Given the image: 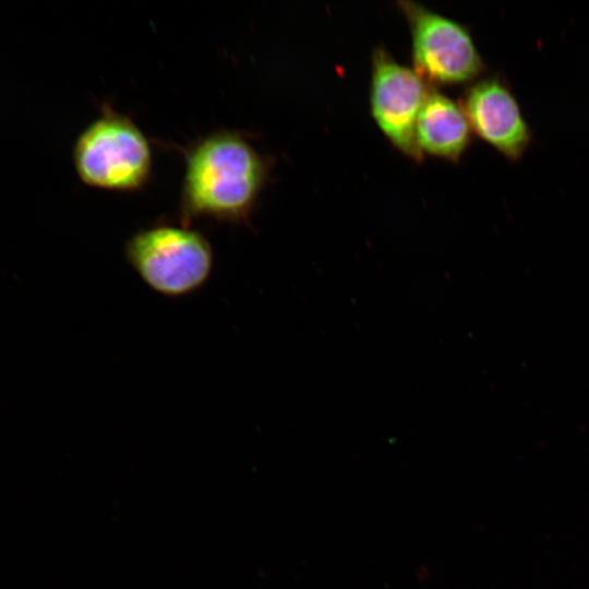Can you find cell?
Segmentation results:
<instances>
[{"mask_svg": "<svg viewBox=\"0 0 589 589\" xmlns=\"http://www.w3.org/2000/svg\"><path fill=\"white\" fill-rule=\"evenodd\" d=\"M472 133L461 105L432 88L416 125L420 154L457 163L471 145Z\"/></svg>", "mask_w": 589, "mask_h": 589, "instance_id": "52a82bcc", "label": "cell"}, {"mask_svg": "<svg viewBox=\"0 0 589 589\" xmlns=\"http://www.w3.org/2000/svg\"><path fill=\"white\" fill-rule=\"evenodd\" d=\"M128 263L156 293L181 298L209 279L214 252L206 237L190 225L158 223L133 233L125 242Z\"/></svg>", "mask_w": 589, "mask_h": 589, "instance_id": "7a4b0ae2", "label": "cell"}, {"mask_svg": "<svg viewBox=\"0 0 589 589\" xmlns=\"http://www.w3.org/2000/svg\"><path fill=\"white\" fill-rule=\"evenodd\" d=\"M74 167L87 185L121 192L142 189L152 172L147 137L127 115L101 106V113L79 135Z\"/></svg>", "mask_w": 589, "mask_h": 589, "instance_id": "3957f363", "label": "cell"}, {"mask_svg": "<svg viewBox=\"0 0 589 589\" xmlns=\"http://www.w3.org/2000/svg\"><path fill=\"white\" fill-rule=\"evenodd\" d=\"M460 105L478 137L510 161L522 158L533 134L504 77L491 75L472 82Z\"/></svg>", "mask_w": 589, "mask_h": 589, "instance_id": "8992f818", "label": "cell"}, {"mask_svg": "<svg viewBox=\"0 0 589 589\" xmlns=\"http://www.w3.org/2000/svg\"><path fill=\"white\" fill-rule=\"evenodd\" d=\"M432 91L413 69L394 59L384 48L372 53L370 107L375 123L390 144L406 157L422 161L416 143L420 111Z\"/></svg>", "mask_w": 589, "mask_h": 589, "instance_id": "5b68a950", "label": "cell"}, {"mask_svg": "<svg viewBox=\"0 0 589 589\" xmlns=\"http://www.w3.org/2000/svg\"><path fill=\"white\" fill-rule=\"evenodd\" d=\"M181 221L248 223L268 177L266 159L239 131L216 130L185 151Z\"/></svg>", "mask_w": 589, "mask_h": 589, "instance_id": "6da1fadb", "label": "cell"}, {"mask_svg": "<svg viewBox=\"0 0 589 589\" xmlns=\"http://www.w3.org/2000/svg\"><path fill=\"white\" fill-rule=\"evenodd\" d=\"M411 36L412 69L430 85H460L477 81L486 67L469 29L426 7L397 2Z\"/></svg>", "mask_w": 589, "mask_h": 589, "instance_id": "277c9868", "label": "cell"}]
</instances>
